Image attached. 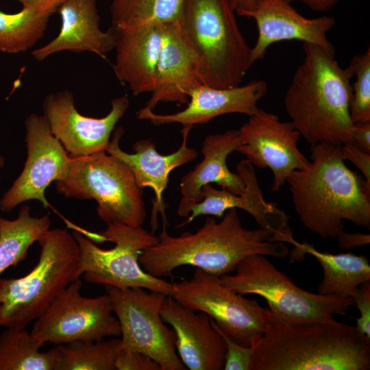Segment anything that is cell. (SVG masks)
Instances as JSON below:
<instances>
[{
    "label": "cell",
    "instance_id": "obj_14",
    "mask_svg": "<svg viewBox=\"0 0 370 370\" xmlns=\"http://www.w3.org/2000/svg\"><path fill=\"white\" fill-rule=\"evenodd\" d=\"M238 130L243 144L237 151L254 166L271 169L273 192L281 189L293 172L309 162L298 148V130L291 121H281L275 114L260 108Z\"/></svg>",
    "mask_w": 370,
    "mask_h": 370
},
{
    "label": "cell",
    "instance_id": "obj_17",
    "mask_svg": "<svg viewBox=\"0 0 370 370\" xmlns=\"http://www.w3.org/2000/svg\"><path fill=\"white\" fill-rule=\"evenodd\" d=\"M193 127L183 126L181 146L175 152L161 155L156 149V145L151 138L141 139L133 145V153L123 151L119 143L124 134L122 127H116L106 151L123 162L133 173L137 186L143 188L150 187L154 191L156 200L153 203L150 226L154 232L158 227V214L160 213L162 224L168 225L162 194L167 186L169 176L175 168L194 160L198 156L195 149L188 147L187 139Z\"/></svg>",
    "mask_w": 370,
    "mask_h": 370
},
{
    "label": "cell",
    "instance_id": "obj_26",
    "mask_svg": "<svg viewBox=\"0 0 370 370\" xmlns=\"http://www.w3.org/2000/svg\"><path fill=\"white\" fill-rule=\"evenodd\" d=\"M65 0L23 7L16 13H6L0 8V51L25 52L42 38L50 16Z\"/></svg>",
    "mask_w": 370,
    "mask_h": 370
},
{
    "label": "cell",
    "instance_id": "obj_24",
    "mask_svg": "<svg viewBox=\"0 0 370 370\" xmlns=\"http://www.w3.org/2000/svg\"><path fill=\"white\" fill-rule=\"evenodd\" d=\"M57 12L61 19L59 34L32 51L36 60L42 61L62 51H88L104 57L114 49V29L112 26L106 32L100 29L96 0H65Z\"/></svg>",
    "mask_w": 370,
    "mask_h": 370
},
{
    "label": "cell",
    "instance_id": "obj_33",
    "mask_svg": "<svg viewBox=\"0 0 370 370\" xmlns=\"http://www.w3.org/2000/svg\"><path fill=\"white\" fill-rule=\"evenodd\" d=\"M115 366L116 370H160L159 365L147 355L123 349L118 352Z\"/></svg>",
    "mask_w": 370,
    "mask_h": 370
},
{
    "label": "cell",
    "instance_id": "obj_39",
    "mask_svg": "<svg viewBox=\"0 0 370 370\" xmlns=\"http://www.w3.org/2000/svg\"><path fill=\"white\" fill-rule=\"evenodd\" d=\"M232 7L239 16H244L248 12L254 10L257 4L258 0H230Z\"/></svg>",
    "mask_w": 370,
    "mask_h": 370
},
{
    "label": "cell",
    "instance_id": "obj_30",
    "mask_svg": "<svg viewBox=\"0 0 370 370\" xmlns=\"http://www.w3.org/2000/svg\"><path fill=\"white\" fill-rule=\"evenodd\" d=\"M59 359L54 370H116L121 338L76 341L57 347Z\"/></svg>",
    "mask_w": 370,
    "mask_h": 370
},
{
    "label": "cell",
    "instance_id": "obj_4",
    "mask_svg": "<svg viewBox=\"0 0 370 370\" xmlns=\"http://www.w3.org/2000/svg\"><path fill=\"white\" fill-rule=\"evenodd\" d=\"M304 58L286 92L291 122L310 145H353L349 115L352 69L341 67L320 47L304 42Z\"/></svg>",
    "mask_w": 370,
    "mask_h": 370
},
{
    "label": "cell",
    "instance_id": "obj_29",
    "mask_svg": "<svg viewBox=\"0 0 370 370\" xmlns=\"http://www.w3.org/2000/svg\"><path fill=\"white\" fill-rule=\"evenodd\" d=\"M185 0H112V27L166 23L181 21Z\"/></svg>",
    "mask_w": 370,
    "mask_h": 370
},
{
    "label": "cell",
    "instance_id": "obj_7",
    "mask_svg": "<svg viewBox=\"0 0 370 370\" xmlns=\"http://www.w3.org/2000/svg\"><path fill=\"white\" fill-rule=\"evenodd\" d=\"M235 271L234 275L219 277V282L241 295L263 297L273 315L288 323L333 321L334 315H345L354 305L350 297L313 293L298 287L264 255L245 258Z\"/></svg>",
    "mask_w": 370,
    "mask_h": 370
},
{
    "label": "cell",
    "instance_id": "obj_16",
    "mask_svg": "<svg viewBox=\"0 0 370 370\" xmlns=\"http://www.w3.org/2000/svg\"><path fill=\"white\" fill-rule=\"evenodd\" d=\"M237 173L245 183V190L241 195L233 194L225 188L219 190L210 184L202 187L203 199L193 205L190 213L175 228L184 227L200 215H212L221 218L230 208H240L249 213L260 227L273 233V242L288 243L293 237L290 227L288 216L274 202L264 198L259 186L254 166L247 160L241 161Z\"/></svg>",
    "mask_w": 370,
    "mask_h": 370
},
{
    "label": "cell",
    "instance_id": "obj_38",
    "mask_svg": "<svg viewBox=\"0 0 370 370\" xmlns=\"http://www.w3.org/2000/svg\"><path fill=\"white\" fill-rule=\"evenodd\" d=\"M289 3L299 1L306 4L310 9L315 11H327L330 10L341 0H285Z\"/></svg>",
    "mask_w": 370,
    "mask_h": 370
},
{
    "label": "cell",
    "instance_id": "obj_5",
    "mask_svg": "<svg viewBox=\"0 0 370 370\" xmlns=\"http://www.w3.org/2000/svg\"><path fill=\"white\" fill-rule=\"evenodd\" d=\"M235 13L230 0H185L181 23L197 53L201 84L238 86L253 65Z\"/></svg>",
    "mask_w": 370,
    "mask_h": 370
},
{
    "label": "cell",
    "instance_id": "obj_1",
    "mask_svg": "<svg viewBox=\"0 0 370 370\" xmlns=\"http://www.w3.org/2000/svg\"><path fill=\"white\" fill-rule=\"evenodd\" d=\"M219 222L208 217L195 233L174 236L166 225L158 235V243L143 251L138 260L142 268L156 277L171 276L183 265H191L220 277L235 271L245 258L260 254L285 258L289 250L284 243L273 242V233L264 228H245L237 209L227 210Z\"/></svg>",
    "mask_w": 370,
    "mask_h": 370
},
{
    "label": "cell",
    "instance_id": "obj_20",
    "mask_svg": "<svg viewBox=\"0 0 370 370\" xmlns=\"http://www.w3.org/2000/svg\"><path fill=\"white\" fill-rule=\"evenodd\" d=\"M160 314L173 328L176 352L186 368L223 369L225 343L207 314L189 309L166 296Z\"/></svg>",
    "mask_w": 370,
    "mask_h": 370
},
{
    "label": "cell",
    "instance_id": "obj_36",
    "mask_svg": "<svg viewBox=\"0 0 370 370\" xmlns=\"http://www.w3.org/2000/svg\"><path fill=\"white\" fill-rule=\"evenodd\" d=\"M352 137L355 147L370 153V122L353 123Z\"/></svg>",
    "mask_w": 370,
    "mask_h": 370
},
{
    "label": "cell",
    "instance_id": "obj_25",
    "mask_svg": "<svg viewBox=\"0 0 370 370\" xmlns=\"http://www.w3.org/2000/svg\"><path fill=\"white\" fill-rule=\"evenodd\" d=\"M288 243L294 246L290 256L292 262L301 261L305 254H310L320 263L323 279L318 293L353 297L361 284L370 281V264L364 256L320 251L313 245L299 243L293 237Z\"/></svg>",
    "mask_w": 370,
    "mask_h": 370
},
{
    "label": "cell",
    "instance_id": "obj_27",
    "mask_svg": "<svg viewBox=\"0 0 370 370\" xmlns=\"http://www.w3.org/2000/svg\"><path fill=\"white\" fill-rule=\"evenodd\" d=\"M50 225L49 214L34 217L28 205L20 208L14 219L0 217V275L25 260L29 248L50 229Z\"/></svg>",
    "mask_w": 370,
    "mask_h": 370
},
{
    "label": "cell",
    "instance_id": "obj_18",
    "mask_svg": "<svg viewBox=\"0 0 370 370\" xmlns=\"http://www.w3.org/2000/svg\"><path fill=\"white\" fill-rule=\"evenodd\" d=\"M243 16L254 18L258 28L256 42L251 48L252 64L264 58L272 44L285 40L310 43L335 56L334 46L327 38L335 24L332 16L306 18L285 0H258L255 8Z\"/></svg>",
    "mask_w": 370,
    "mask_h": 370
},
{
    "label": "cell",
    "instance_id": "obj_37",
    "mask_svg": "<svg viewBox=\"0 0 370 370\" xmlns=\"http://www.w3.org/2000/svg\"><path fill=\"white\" fill-rule=\"evenodd\" d=\"M338 247L343 249H351L362 247L370 243V235L360 232L347 233L341 232L336 238Z\"/></svg>",
    "mask_w": 370,
    "mask_h": 370
},
{
    "label": "cell",
    "instance_id": "obj_11",
    "mask_svg": "<svg viewBox=\"0 0 370 370\" xmlns=\"http://www.w3.org/2000/svg\"><path fill=\"white\" fill-rule=\"evenodd\" d=\"M105 290L119 322L120 349L147 355L160 370L186 369L176 352L174 332L160 314L167 295L141 287L120 289L105 286Z\"/></svg>",
    "mask_w": 370,
    "mask_h": 370
},
{
    "label": "cell",
    "instance_id": "obj_6",
    "mask_svg": "<svg viewBox=\"0 0 370 370\" xmlns=\"http://www.w3.org/2000/svg\"><path fill=\"white\" fill-rule=\"evenodd\" d=\"M38 262L19 278H0V326L25 328L73 280L79 246L66 229H49L37 241Z\"/></svg>",
    "mask_w": 370,
    "mask_h": 370
},
{
    "label": "cell",
    "instance_id": "obj_21",
    "mask_svg": "<svg viewBox=\"0 0 370 370\" xmlns=\"http://www.w3.org/2000/svg\"><path fill=\"white\" fill-rule=\"evenodd\" d=\"M198 57L181 21L163 25V39L156 66V83L145 107L153 111L160 102L187 104L188 93L201 84Z\"/></svg>",
    "mask_w": 370,
    "mask_h": 370
},
{
    "label": "cell",
    "instance_id": "obj_2",
    "mask_svg": "<svg viewBox=\"0 0 370 370\" xmlns=\"http://www.w3.org/2000/svg\"><path fill=\"white\" fill-rule=\"evenodd\" d=\"M310 160L288 177L294 209L304 225L323 238H336L344 221L370 229V185L345 163L342 145L310 146Z\"/></svg>",
    "mask_w": 370,
    "mask_h": 370
},
{
    "label": "cell",
    "instance_id": "obj_3",
    "mask_svg": "<svg viewBox=\"0 0 370 370\" xmlns=\"http://www.w3.org/2000/svg\"><path fill=\"white\" fill-rule=\"evenodd\" d=\"M369 369L370 338L356 326L336 320L295 325L274 315L254 346L249 367V370Z\"/></svg>",
    "mask_w": 370,
    "mask_h": 370
},
{
    "label": "cell",
    "instance_id": "obj_19",
    "mask_svg": "<svg viewBox=\"0 0 370 370\" xmlns=\"http://www.w3.org/2000/svg\"><path fill=\"white\" fill-rule=\"evenodd\" d=\"M267 91V84L261 79L227 88L200 84L189 92L187 107L182 111L160 114L143 108L136 114L137 119L148 120L156 126L177 123L193 127L195 125L208 123L215 117L226 114L254 115L260 110L258 103Z\"/></svg>",
    "mask_w": 370,
    "mask_h": 370
},
{
    "label": "cell",
    "instance_id": "obj_41",
    "mask_svg": "<svg viewBox=\"0 0 370 370\" xmlns=\"http://www.w3.org/2000/svg\"><path fill=\"white\" fill-rule=\"evenodd\" d=\"M5 164V158L3 156H0V171L3 169Z\"/></svg>",
    "mask_w": 370,
    "mask_h": 370
},
{
    "label": "cell",
    "instance_id": "obj_32",
    "mask_svg": "<svg viewBox=\"0 0 370 370\" xmlns=\"http://www.w3.org/2000/svg\"><path fill=\"white\" fill-rule=\"evenodd\" d=\"M212 324L223 336L226 347L225 370H249L254 352V347L241 345L230 336L223 333L210 319Z\"/></svg>",
    "mask_w": 370,
    "mask_h": 370
},
{
    "label": "cell",
    "instance_id": "obj_31",
    "mask_svg": "<svg viewBox=\"0 0 370 370\" xmlns=\"http://www.w3.org/2000/svg\"><path fill=\"white\" fill-rule=\"evenodd\" d=\"M349 67L356 80L352 84L349 115L352 123L370 122V47L353 57Z\"/></svg>",
    "mask_w": 370,
    "mask_h": 370
},
{
    "label": "cell",
    "instance_id": "obj_13",
    "mask_svg": "<svg viewBox=\"0 0 370 370\" xmlns=\"http://www.w3.org/2000/svg\"><path fill=\"white\" fill-rule=\"evenodd\" d=\"M25 128L27 159L21 174L0 199V210L4 212L29 200H37L48 208L47 188L63 179L69 169L71 157L51 133L43 114H31Z\"/></svg>",
    "mask_w": 370,
    "mask_h": 370
},
{
    "label": "cell",
    "instance_id": "obj_22",
    "mask_svg": "<svg viewBox=\"0 0 370 370\" xmlns=\"http://www.w3.org/2000/svg\"><path fill=\"white\" fill-rule=\"evenodd\" d=\"M243 144L238 130H228L223 133L207 135L202 143V161L186 173L180 182L182 195L177 214L187 217L193 205L202 200V187L216 183L229 192L241 195L245 183L241 175L230 171L227 166V156Z\"/></svg>",
    "mask_w": 370,
    "mask_h": 370
},
{
    "label": "cell",
    "instance_id": "obj_10",
    "mask_svg": "<svg viewBox=\"0 0 370 370\" xmlns=\"http://www.w3.org/2000/svg\"><path fill=\"white\" fill-rule=\"evenodd\" d=\"M172 287L171 297L177 301L207 314L223 333L241 345L254 347L273 315L257 301L233 291L219 277L198 268L190 279L173 282Z\"/></svg>",
    "mask_w": 370,
    "mask_h": 370
},
{
    "label": "cell",
    "instance_id": "obj_40",
    "mask_svg": "<svg viewBox=\"0 0 370 370\" xmlns=\"http://www.w3.org/2000/svg\"><path fill=\"white\" fill-rule=\"evenodd\" d=\"M19 2L23 7L41 5L53 0H16Z\"/></svg>",
    "mask_w": 370,
    "mask_h": 370
},
{
    "label": "cell",
    "instance_id": "obj_28",
    "mask_svg": "<svg viewBox=\"0 0 370 370\" xmlns=\"http://www.w3.org/2000/svg\"><path fill=\"white\" fill-rule=\"evenodd\" d=\"M41 347L25 328H8L0 335V370H54L57 347Z\"/></svg>",
    "mask_w": 370,
    "mask_h": 370
},
{
    "label": "cell",
    "instance_id": "obj_35",
    "mask_svg": "<svg viewBox=\"0 0 370 370\" xmlns=\"http://www.w3.org/2000/svg\"><path fill=\"white\" fill-rule=\"evenodd\" d=\"M342 152L344 159L349 160L360 170L367 184L370 185V153L362 151L352 144L342 145Z\"/></svg>",
    "mask_w": 370,
    "mask_h": 370
},
{
    "label": "cell",
    "instance_id": "obj_15",
    "mask_svg": "<svg viewBox=\"0 0 370 370\" xmlns=\"http://www.w3.org/2000/svg\"><path fill=\"white\" fill-rule=\"evenodd\" d=\"M110 105L103 117L84 116L77 110L73 94L65 90L46 96L43 115L69 156H87L106 151L116 124L129 107L127 95L113 99Z\"/></svg>",
    "mask_w": 370,
    "mask_h": 370
},
{
    "label": "cell",
    "instance_id": "obj_8",
    "mask_svg": "<svg viewBox=\"0 0 370 370\" xmlns=\"http://www.w3.org/2000/svg\"><path fill=\"white\" fill-rule=\"evenodd\" d=\"M55 184L65 197L95 200L97 215L107 224L140 227L145 220L143 188L130 169L106 151L71 157L66 175Z\"/></svg>",
    "mask_w": 370,
    "mask_h": 370
},
{
    "label": "cell",
    "instance_id": "obj_12",
    "mask_svg": "<svg viewBox=\"0 0 370 370\" xmlns=\"http://www.w3.org/2000/svg\"><path fill=\"white\" fill-rule=\"evenodd\" d=\"M82 286L79 278L71 282L35 320L30 334L42 347L47 343L100 341L121 335L108 295L84 297Z\"/></svg>",
    "mask_w": 370,
    "mask_h": 370
},
{
    "label": "cell",
    "instance_id": "obj_23",
    "mask_svg": "<svg viewBox=\"0 0 370 370\" xmlns=\"http://www.w3.org/2000/svg\"><path fill=\"white\" fill-rule=\"evenodd\" d=\"M113 28L116 38L113 71L116 77L127 84L135 96L151 92L162 43L163 25L147 23Z\"/></svg>",
    "mask_w": 370,
    "mask_h": 370
},
{
    "label": "cell",
    "instance_id": "obj_9",
    "mask_svg": "<svg viewBox=\"0 0 370 370\" xmlns=\"http://www.w3.org/2000/svg\"><path fill=\"white\" fill-rule=\"evenodd\" d=\"M107 225L100 234L103 241L114 243L108 249L100 248L77 231L72 233L79 246L77 278L120 289L141 287L171 296L172 283L149 275L138 260L144 249L158 243V236L141 226Z\"/></svg>",
    "mask_w": 370,
    "mask_h": 370
},
{
    "label": "cell",
    "instance_id": "obj_34",
    "mask_svg": "<svg viewBox=\"0 0 370 370\" xmlns=\"http://www.w3.org/2000/svg\"><path fill=\"white\" fill-rule=\"evenodd\" d=\"M352 298L360 312L356 328L370 338V281L361 284Z\"/></svg>",
    "mask_w": 370,
    "mask_h": 370
}]
</instances>
